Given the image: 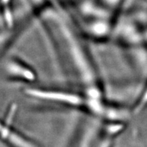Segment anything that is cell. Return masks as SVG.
<instances>
[{"instance_id":"6da1fadb","label":"cell","mask_w":147,"mask_h":147,"mask_svg":"<svg viewBox=\"0 0 147 147\" xmlns=\"http://www.w3.org/2000/svg\"><path fill=\"white\" fill-rule=\"evenodd\" d=\"M25 93L29 97L45 102H52L69 107L85 108L87 106V97L79 93L62 90L27 88Z\"/></svg>"},{"instance_id":"7a4b0ae2","label":"cell","mask_w":147,"mask_h":147,"mask_svg":"<svg viewBox=\"0 0 147 147\" xmlns=\"http://www.w3.org/2000/svg\"><path fill=\"white\" fill-rule=\"evenodd\" d=\"M0 139L12 147H38L19 132L12 128L8 123L0 121Z\"/></svg>"},{"instance_id":"3957f363","label":"cell","mask_w":147,"mask_h":147,"mask_svg":"<svg viewBox=\"0 0 147 147\" xmlns=\"http://www.w3.org/2000/svg\"><path fill=\"white\" fill-rule=\"evenodd\" d=\"M5 71L10 77L25 82H32L36 79V74L32 68L17 60H10L5 64Z\"/></svg>"},{"instance_id":"277c9868","label":"cell","mask_w":147,"mask_h":147,"mask_svg":"<svg viewBox=\"0 0 147 147\" xmlns=\"http://www.w3.org/2000/svg\"><path fill=\"white\" fill-rule=\"evenodd\" d=\"M113 136L106 134L105 137L101 140L97 147H111L113 144Z\"/></svg>"}]
</instances>
